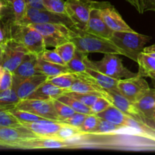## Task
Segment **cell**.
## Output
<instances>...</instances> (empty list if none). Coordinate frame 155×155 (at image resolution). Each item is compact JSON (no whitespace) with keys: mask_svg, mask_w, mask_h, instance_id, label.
<instances>
[{"mask_svg":"<svg viewBox=\"0 0 155 155\" xmlns=\"http://www.w3.org/2000/svg\"><path fill=\"white\" fill-rule=\"evenodd\" d=\"M68 149L98 148V149L155 151V142L135 135L125 133L81 134L64 141Z\"/></svg>","mask_w":155,"mask_h":155,"instance_id":"6da1fadb","label":"cell"},{"mask_svg":"<svg viewBox=\"0 0 155 155\" xmlns=\"http://www.w3.org/2000/svg\"><path fill=\"white\" fill-rule=\"evenodd\" d=\"M72 35L71 42L76 45L77 51L83 53H102V54H117L124 55V52L110 39L100 37L92 34L85 30H80L76 27H71Z\"/></svg>","mask_w":155,"mask_h":155,"instance_id":"7a4b0ae2","label":"cell"},{"mask_svg":"<svg viewBox=\"0 0 155 155\" xmlns=\"http://www.w3.org/2000/svg\"><path fill=\"white\" fill-rule=\"evenodd\" d=\"M8 37L24 45L30 53L40 55L46 49L42 35L29 24L12 22L9 26Z\"/></svg>","mask_w":155,"mask_h":155,"instance_id":"3957f363","label":"cell"},{"mask_svg":"<svg viewBox=\"0 0 155 155\" xmlns=\"http://www.w3.org/2000/svg\"><path fill=\"white\" fill-rule=\"evenodd\" d=\"M151 38L136 31H114L110 40L124 52V55L137 62L139 54Z\"/></svg>","mask_w":155,"mask_h":155,"instance_id":"277c9868","label":"cell"},{"mask_svg":"<svg viewBox=\"0 0 155 155\" xmlns=\"http://www.w3.org/2000/svg\"><path fill=\"white\" fill-rule=\"evenodd\" d=\"M118 55L119 54L107 53L104 54L100 61L89 60L87 57L86 59V66L117 80L130 78L137 75L124 66L122 59Z\"/></svg>","mask_w":155,"mask_h":155,"instance_id":"5b68a950","label":"cell"},{"mask_svg":"<svg viewBox=\"0 0 155 155\" xmlns=\"http://www.w3.org/2000/svg\"><path fill=\"white\" fill-rule=\"evenodd\" d=\"M29 25L36 29L42 35L46 48L48 47H54V48L64 42L71 41L72 29L65 24L44 23Z\"/></svg>","mask_w":155,"mask_h":155,"instance_id":"8992f818","label":"cell"},{"mask_svg":"<svg viewBox=\"0 0 155 155\" xmlns=\"http://www.w3.org/2000/svg\"><path fill=\"white\" fill-rule=\"evenodd\" d=\"M101 2L92 0H67L65 8L67 15L74 24V27L85 30L91 11L99 5Z\"/></svg>","mask_w":155,"mask_h":155,"instance_id":"52a82bcc","label":"cell"},{"mask_svg":"<svg viewBox=\"0 0 155 155\" xmlns=\"http://www.w3.org/2000/svg\"><path fill=\"white\" fill-rule=\"evenodd\" d=\"M1 45L2 54L0 65L6 71L13 73L30 52L24 45L10 37L7 38Z\"/></svg>","mask_w":155,"mask_h":155,"instance_id":"ba28073f","label":"cell"},{"mask_svg":"<svg viewBox=\"0 0 155 155\" xmlns=\"http://www.w3.org/2000/svg\"><path fill=\"white\" fill-rule=\"evenodd\" d=\"M44 23H57L65 24L70 27H74L72 21L67 15L54 13L46 9H39L27 6L26 15L21 24H32Z\"/></svg>","mask_w":155,"mask_h":155,"instance_id":"9c48e42d","label":"cell"},{"mask_svg":"<svg viewBox=\"0 0 155 155\" xmlns=\"http://www.w3.org/2000/svg\"><path fill=\"white\" fill-rule=\"evenodd\" d=\"M151 88L145 77L139 74L118 81L117 89L123 95L136 104Z\"/></svg>","mask_w":155,"mask_h":155,"instance_id":"30bf717a","label":"cell"},{"mask_svg":"<svg viewBox=\"0 0 155 155\" xmlns=\"http://www.w3.org/2000/svg\"><path fill=\"white\" fill-rule=\"evenodd\" d=\"M15 107L27 110L44 119L60 121L58 115L54 109L53 100L26 98L21 100Z\"/></svg>","mask_w":155,"mask_h":155,"instance_id":"8fae6325","label":"cell"},{"mask_svg":"<svg viewBox=\"0 0 155 155\" xmlns=\"http://www.w3.org/2000/svg\"><path fill=\"white\" fill-rule=\"evenodd\" d=\"M105 98L109 100L114 106L119 108L121 111L124 112L130 117L138 121H141V122L155 124L146 119V117L142 114L136 104L126 98L118 90H106L105 89Z\"/></svg>","mask_w":155,"mask_h":155,"instance_id":"7c38bea8","label":"cell"},{"mask_svg":"<svg viewBox=\"0 0 155 155\" xmlns=\"http://www.w3.org/2000/svg\"><path fill=\"white\" fill-rule=\"evenodd\" d=\"M37 136L26 127H0V148L18 149L23 141Z\"/></svg>","mask_w":155,"mask_h":155,"instance_id":"4fadbf2b","label":"cell"},{"mask_svg":"<svg viewBox=\"0 0 155 155\" xmlns=\"http://www.w3.org/2000/svg\"><path fill=\"white\" fill-rule=\"evenodd\" d=\"M100 13L107 27L113 31H133L127 24L118 11L107 2H101L99 7Z\"/></svg>","mask_w":155,"mask_h":155,"instance_id":"5bb4252c","label":"cell"},{"mask_svg":"<svg viewBox=\"0 0 155 155\" xmlns=\"http://www.w3.org/2000/svg\"><path fill=\"white\" fill-rule=\"evenodd\" d=\"M48 80V77L42 74H36L34 76L19 80L13 76L12 88L16 91L19 98L21 100L28 98L41 85Z\"/></svg>","mask_w":155,"mask_h":155,"instance_id":"9a60e30c","label":"cell"},{"mask_svg":"<svg viewBox=\"0 0 155 155\" xmlns=\"http://www.w3.org/2000/svg\"><path fill=\"white\" fill-rule=\"evenodd\" d=\"M68 149V145L64 141L59 140L51 137L30 138L23 141L18 145V149L33 150V149Z\"/></svg>","mask_w":155,"mask_h":155,"instance_id":"2e32d148","label":"cell"},{"mask_svg":"<svg viewBox=\"0 0 155 155\" xmlns=\"http://www.w3.org/2000/svg\"><path fill=\"white\" fill-rule=\"evenodd\" d=\"M23 127L29 129L39 137H54L64 124L60 121L42 119L33 122L21 123Z\"/></svg>","mask_w":155,"mask_h":155,"instance_id":"e0dca14e","label":"cell"},{"mask_svg":"<svg viewBox=\"0 0 155 155\" xmlns=\"http://www.w3.org/2000/svg\"><path fill=\"white\" fill-rule=\"evenodd\" d=\"M101 4V2L98 7L94 8L91 11L90 16H89V19L88 21L87 26H86L85 31L92 33V34L96 35L100 37L110 39L113 35L114 31L107 27V25L105 24L102 17H101L99 8H98Z\"/></svg>","mask_w":155,"mask_h":155,"instance_id":"ac0fdd59","label":"cell"},{"mask_svg":"<svg viewBox=\"0 0 155 155\" xmlns=\"http://www.w3.org/2000/svg\"><path fill=\"white\" fill-rule=\"evenodd\" d=\"M77 77H82L92 82L96 86L106 90H118L117 84L119 80L102 74L100 71L87 67L85 72L76 74Z\"/></svg>","mask_w":155,"mask_h":155,"instance_id":"d6986e66","label":"cell"},{"mask_svg":"<svg viewBox=\"0 0 155 155\" xmlns=\"http://www.w3.org/2000/svg\"><path fill=\"white\" fill-rule=\"evenodd\" d=\"M38 58L39 55L37 54L28 53L21 64L12 73L14 77L19 80H24L36 74H40L37 68Z\"/></svg>","mask_w":155,"mask_h":155,"instance_id":"ffe728a7","label":"cell"},{"mask_svg":"<svg viewBox=\"0 0 155 155\" xmlns=\"http://www.w3.org/2000/svg\"><path fill=\"white\" fill-rule=\"evenodd\" d=\"M69 92V90L61 89L60 87L51 84L48 81L42 83L28 98L42 100H54L58 99L64 94Z\"/></svg>","mask_w":155,"mask_h":155,"instance_id":"44dd1931","label":"cell"},{"mask_svg":"<svg viewBox=\"0 0 155 155\" xmlns=\"http://www.w3.org/2000/svg\"><path fill=\"white\" fill-rule=\"evenodd\" d=\"M136 105L146 119L155 123V88L150 89L136 103Z\"/></svg>","mask_w":155,"mask_h":155,"instance_id":"7402d4cb","label":"cell"},{"mask_svg":"<svg viewBox=\"0 0 155 155\" xmlns=\"http://www.w3.org/2000/svg\"><path fill=\"white\" fill-rule=\"evenodd\" d=\"M37 68L40 74H44L48 77V78L56 77L66 73H71L67 65H61L47 61L42 59L40 56L38 58Z\"/></svg>","mask_w":155,"mask_h":155,"instance_id":"603a6c76","label":"cell"},{"mask_svg":"<svg viewBox=\"0 0 155 155\" xmlns=\"http://www.w3.org/2000/svg\"><path fill=\"white\" fill-rule=\"evenodd\" d=\"M137 63L139 64L137 74L139 76L155 80V57L142 51L138 57Z\"/></svg>","mask_w":155,"mask_h":155,"instance_id":"cb8c5ba5","label":"cell"},{"mask_svg":"<svg viewBox=\"0 0 155 155\" xmlns=\"http://www.w3.org/2000/svg\"><path fill=\"white\" fill-rule=\"evenodd\" d=\"M77 75V74H76ZM69 92H79V93H94L98 94L105 98V89H101L92 82L82 77H77V79L71 86Z\"/></svg>","mask_w":155,"mask_h":155,"instance_id":"d4e9b609","label":"cell"},{"mask_svg":"<svg viewBox=\"0 0 155 155\" xmlns=\"http://www.w3.org/2000/svg\"><path fill=\"white\" fill-rule=\"evenodd\" d=\"M97 115L101 119L105 120L108 122L120 126V127H126L129 117H130L126 114L121 111L119 108L114 105H111L105 110L98 114Z\"/></svg>","mask_w":155,"mask_h":155,"instance_id":"484cf974","label":"cell"},{"mask_svg":"<svg viewBox=\"0 0 155 155\" xmlns=\"http://www.w3.org/2000/svg\"><path fill=\"white\" fill-rule=\"evenodd\" d=\"M13 15L12 22L21 24L26 15L27 3L26 0H5Z\"/></svg>","mask_w":155,"mask_h":155,"instance_id":"4316f807","label":"cell"},{"mask_svg":"<svg viewBox=\"0 0 155 155\" xmlns=\"http://www.w3.org/2000/svg\"><path fill=\"white\" fill-rule=\"evenodd\" d=\"M21 101L16 91L13 88L0 91V107L5 110H10L17 106Z\"/></svg>","mask_w":155,"mask_h":155,"instance_id":"83f0119b","label":"cell"},{"mask_svg":"<svg viewBox=\"0 0 155 155\" xmlns=\"http://www.w3.org/2000/svg\"><path fill=\"white\" fill-rule=\"evenodd\" d=\"M87 57L88 54L77 50L74 58L66 65L71 73H74V74L83 73L86 71V68H87L86 63V59Z\"/></svg>","mask_w":155,"mask_h":155,"instance_id":"f1b7e54d","label":"cell"},{"mask_svg":"<svg viewBox=\"0 0 155 155\" xmlns=\"http://www.w3.org/2000/svg\"><path fill=\"white\" fill-rule=\"evenodd\" d=\"M77 79V75L74 73H66V74H61L56 77L48 78L47 81L51 83L54 86L60 87L61 89H71V86Z\"/></svg>","mask_w":155,"mask_h":155,"instance_id":"f546056e","label":"cell"},{"mask_svg":"<svg viewBox=\"0 0 155 155\" xmlns=\"http://www.w3.org/2000/svg\"><path fill=\"white\" fill-rule=\"evenodd\" d=\"M58 100L65 103V104H68V105L71 107H72L76 112L85 114H92L90 107L86 106V104L82 103L81 101H80L79 100L76 99L74 97L69 95L68 94H64L63 95L59 97V98H58Z\"/></svg>","mask_w":155,"mask_h":155,"instance_id":"4dcf8cb0","label":"cell"},{"mask_svg":"<svg viewBox=\"0 0 155 155\" xmlns=\"http://www.w3.org/2000/svg\"><path fill=\"white\" fill-rule=\"evenodd\" d=\"M54 49L60 54V56L66 64L74 58L76 51H77L75 44L71 41L64 42V43L58 45L56 48H54Z\"/></svg>","mask_w":155,"mask_h":155,"instance_id":"1f68e13d","label":"cell"},{"mask_svg":"<svg viewBox=\"0 0 155 155\" xmlns=\"http://www.w3.org/2000/svg\"><path fill=\"white\" fill-rule=\"evenodd\" d=\"M21 122L8 110L0 107V127H19Z\"/></svg>","mask_w":155,"mask_h":155,"instance_id":"d6a6232c","label":"cell"},{"mask_svg":"<svg viewBox=\"0 0 155 155\" xmlns=\"http://www.w3.org/2000/svg\"><path fill=\"white\" fill-rule=\"evenodd\" d=\"M82 132L80 130V129L76 128V127L64 124L58 130V132L56 133L55 136L52 138L59 139V140L66 141L70 139H72L74 137H76L77 136H80Z\"/></svg>","mask_w":155,"mask_h":155,"instance_id":"836d02e7","label":"cell"},{"mask_svg":"<svg viewBox=\"0 0 155 155\" xmlns=\"http://www.w3.org/2000/svg\"><path fill=\"white\" fill-rule=\"evenodd\" d=\"M8 110L15 117L18 118L21 123L33 122V121H37L44 119V118L37 116L34 114L30 113V112L27 111V110H21V109H18L17 107H14V108L10 109Z\"/></svg>","mask_w":155,"mask_h":155,"instance_id":"e575fe53","label":"cell"},{"mask_svg":"<svg viewBox=\"0 0 155 155\" xmlns=\"http://www.w3.org/2000/svg\"><path fill=\"white\" fill-rule=\"evenodd\" d=\"M53 104H54V109H55L56 112L58 115L60 121L70 117L72 116L73 114L76 113V111L72 107H70L68 104L59 101V100H53Z\"/></svg>","mask_w":155,"mask_h":155,"instance_id":"d590c367","label":"cell"},{"mask_svg":"<svg viewBox=\"0 0 155 155\" xmlns=\"http://www.w3.org/2000/svg\"><path fill=\"white\" fill-rule=\"evenodd\" d=\"M101 118L96 114H87L83 125L80 127L82 134L92 133L99 124Z\"/></svg>","mask_w":155,"mask_h":155,"instance_id":"8d00e7d4","label":"cell"},{"mask_svg":"<svg viewBox=\"0 0 155 155\" xmlns=\"http://www.w3.org/2000/svg\"><path fill=\"white\" fill-rule=\"evenodd\" d=\"M67 94L74 97L76 99L79 100V101H81L82 103H83V104H86V106L89 107H92L95 104V101H97V99L99 97H101V95L94 93H79V92H68Z\"/></svg>","mask_w":155,"mask_h":155,"instance_id":"74e56055","label":"cell"},{"mask_svg":"<svg viewBox=\"0 0 155 155\" xmlns=\"http://www.w3.org/2000/svg\"><path fill=\"white\" fill-rule=\"evenodd\" d=\"M42 3L45 8L49 12L67 15L64 0H42Z\"/></svg>","mask_w":155,"mask_h":155,"instance_id":"f35d334b","label":"cell"},{"mask_svg":"<svg viewBox=\"0 0 155 155\" xmlns=\"http://www.w3.org/2000/svg\"><path fill=\"white\" fill-rule=\"evenodd\" d=\"M120 127V126L114 124L101 118V120L96 129L94 130L93 133L89 134H110L115 133Z\"/></svg>","mask_w":155,"mask_h":155,"instance_id":"ab89813d","label":"cell"},{"mask_svg":"<svg viewBox=\"0 0 155 155\" xmlns=\"http://www.w3.org/2000/svg\"><path fill=\"white\" fill-rule=\"evenodd\" d=\"M86 116H87V114L76 112L72 116L67 118V119L63 120L60 121V122H61L64 124H66V125H69L71 126V127H76V128L80 129V127L83 125V122H84L85 119H86Z\"/></svg>","mask_w":155,"mask_h":155,"instance_id":"60d3db41","label":"cell"},{"mask_svg":"<svg viewBox=\"0 0 155 155\" xmlns=\"http://www.w3.org/2000/svg\"><path fill=\"white\" fill-rule=\"evenodd\" d=\"M39 56H40L42 59L47 61H49L54 64H58L61 65H66V64L64 63V61L63 59L61 58L60 54L56 51V50L54 49V48L53 50L45 49V51Z\"/></svg>","mask_w":155,"mask_h":155,"instance_id":"b9f144b4","label":"cell"},{"mask_svg":"<svg viewBox=\"0 0 155 155\" xmlns=\"http://www.w3.org/2000/svg\"><path fill=\"white\" fill-rule=\"evenodd\" d=\"M113 104H111L109 100H107V98H104V97H99V98L97 99V101H95V104L90 107L91 110H92V114H98L101 113V112L104 111L106 109L108 108L109 107H110Z\"/></svg>","mask_w":155,"mask_h":155,"instance_id":"7bdbcfd3","label":"cell"},{"mask_svg":"<svg viewBox=\"0 0 155 155\" xmlns=\"http://www.w3.org/2000/svg\"><path fill=\"white\" fill-rule=\"evenodd\" d=\"M12 86H13V74L11 71L5 70L0 83V91L10 89L12 88Z\"/></svg>","mask_w":155,"mask_h":155,"instance_id":"ee69618b","label":"cell"},{"mask_svg":"<svg viewBox=\"0 0 155 155\" xmlns=\"http://www.w3.org/2000/svg\"><path fill=\"white\" fill-rule=\"evenodd\" d=\"M129 3L132 5L134 8H136V10L139 12V13H143L145 12V8H144V4L143 0H127Z\"/></svg>","mask_w":155,"mask_h":155,"instance_id":"f6af8a7d","label":"cell"},{"mask_svg":"<svg viewBox=\"0 0 155 155\" xmlns=\"http://www.w3.org/2000/svg\"><path fill=\"white\" fill-rule=\"evenodd\" d=\"M2 19H0V44L2 43L7 38H8V36H7V33L8 34L9 32V27L5 30L2 24H1Z\"/></svg>","mask_w":155,"mask_h":155,"instance_id":"bcb514c9","label":"cell"},{"mask_svg":"<svg viewBox=\"0 0 155 155\" xmlns=\"http://www.w3.org/2000/svg\"><path fill=\"white\" fill-rule=\"evenodd\" d=\"M143 51L144 52L147 53V54H150V55L155 57V44L150 45V46L145 47Z\"/></svg>","mask_w":155,"mask_h":155,"instance_id":"7dc6e473","label":"cell"},{"mask_svg":"<svg viewBox=\"0 0 155 155\" xmlns=\"http://www.w3.org/2000/svg\"><path fill=\"white\" fill-rule=\"evenodd\" d=\"M8 8V5L5 0H0V19L2 18L3 12Z\"/></svg>","mask_w":155,"mask_h":155,"instance_id":"c3c4849f","label":"cell"},{"mask_svg":"<svg viewBox=\"0 0 155 155\" xmlns=\"http://www.w3.org/2000/svg\"><path fill=\"white\" fill-rule=\"evenodd\" d=\"M4 72H5V69L3 68V67L2 66V65H0V83H1L2 77Z\"/></svg>","mask_w":155,"mask_h":155,"instance_id":"681fc988","label":"cell"},{"mask_svg":"<svg viewBox=\"0 0 155 155\" xmlns=\"http://www.w3.org/2000/svg\"><path fill=\"white\" fill-rule=\"evenodd\" d=\"M2 45L0 44V62H1L2 59Z\"/></svg>","mask_w":155,"mask_h":155,"instance_id":"f907efd6","label":"cell"},{"mask_svg":"<svg viewBox=\"0 0 155 155\" xmlns=\"http://www.w3.org/2000/svg\"><path fill=\"white\" fill-rule=\"evenodd\" d=\"M152 84L154 86V88H155V80H152Z\"/></svg>","mask_w":155,"mask_h":155,"instance_id":"816d5d0a","label":"cell"},{"mask_svg":"<svg viewBox=\"0 0 155 155\" xmlns=\"http://www.w3.org/2000/svg\"><path fill=\"white\" fill-rule=\"evenodd\" d=\"M143 4H144V3H143Z\"/></svg>","mask_w":155,"mask_h":155,"instance_id":"f5cc1de1","label":"cell"}]
</instances>
